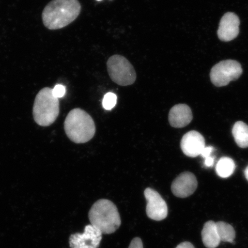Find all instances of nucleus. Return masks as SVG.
Masks as SVG:
<instances>
[{
  "label": "nucleus",
  "mask_w": 248,
  "mask_h": 248,
  "mask_svg": "<svg viewBox=\"0 0 248 248\" xmlns=\"http://www.w3.org/2000/svg\"><path fill=\"white\" fill-rule=\"evenodd\" d=\"M80 11L78 0H52L43 11V22L49 30L62 29L75 21Z\"/></svg>",
  "instance_id": "nucleus-1"
},
{
  "label": "nucleus",
  "mask_w": 248,
  "mask_h": 248,
  "mask_svg": "<svg viewBox=\"0 0 248 248\" xmlns=\"http://www.w3.org/2000/svg\"><path fill=\"white\" fill-rule=\"evenodd\" d=\"M64 126L67 137L77 144L88 142L95 133L94 120L80 108H74L70 111L64 121Z\"/></svg>",
  "instance_id": "nucleus-2"
},
{
  "label": "nucleus",
  "mask_w": 248,
  "mask_h": 248,
  "mask_svg": "<svg viewBox=\"0 0 248 248\" xmlns=\"http://www.w3.org/2000/svg\"><path fill=\"white\" fill-rule=\"evenodd\" d=\"M89 218L91 225L104 234L113 233L122 224L116 206L108 200L96 202L89 211Z\"/></svg>",
  "instance_id": "nucleus-3"
},
{
  "label": "nucleus",
  "mask_w": 248,
  "mask_h": 248,
  "mask_svg": "<svg viewBox=\"0 0 248 248\" xmlns=\"http://www.w3.org/2000/svg\"><path fill=\"white\" fill-rule=\"evenodd\" d=\"M60 114V101L50 88H43L36 96L33 108L34 120L39 125L48 126L53 124Z\"/></svg>",
  "instance_id": "nucleus-4"
},
{
  "label": "nucleus",
  "mask_w": 248,
  "mask_h": 248,
  "mask_svg": "<svg viewBox=\"0 0 248 248\" xmlns=\"http://www.w3.org/2000/svg\"><path fill=\"white\" fill-rule=\"evenodd\" d=\"M108 72L110 79L122 86L132 85L137 78L135 68L129 60L121 55H113L108 59Z\"/></svg>",
  "instance_id": "nucleus-5"
},
{
  "label": "nucleus",
  "mask_w": 248,
  "mask_h": 248,
  "mask_svg": "<svg viewBox=\"0 0 248 248\" xmlns=\"http://www.w3.org/2000/svg\"><path fill=\"white\" fill-rule=\"evenodd\" d=\"M242 73L243 69L238 62L223 61L216 64L211 70V81L216 86H225L232 80H237Z\"/></svg>",
  "instance_id": "nucleus-6"
},
{
  "label": "nucleus",
  "mask_w": 248,
  "mask_h": 248,
  "mask_svg": "<svg viewBox=\"0 0 248 248\" xmlns=\"http://www.w3.org/2000/svg\"><path fill=\"white\" fill-rule=\"evenodd\" d=\"M144 196L147 202L146 213L149 218L158 221L165 219L168 215V207L159 193L147 188L144 191Z\"/></svg>",
  "instance_id": "nucleus-7"
},
{
  "label": "nucleus",
  "mask_w": 248,
  "mask_h": 248,
  "mask_svg": "<svg viewBox=\"0 0 248 248\" xmlns=\"http://www.w3.org/2000/svg\"><path fill=\"white\" fill-rule=\"evenodd\" d=\"M102 232L92 225H86L84 232L71 235V248H98L102 240Z\"/></svg>",
  "instance_id": "nucleus-8"
},
{
  "label": "nucleus",
  "mask_w": 248,
  "mask_h": 248,
  "mask_svg": "<svg viewBox=\"0 0 248 248\" xmlns=\"http://www.w3.org/2000/svg\"><path fill=\"white\" fill-rule=\"evenodd\" d=\"M197 186V180L193 173L185 172L181 173L173 181L171 191L175 196L185 198L193 194Z\"/></svg>",
  "instance_id": "nucleus-9"
},
{
  "label": "nucleus",
  "mask_w": 248,
  "mask_h": 248,
  "mask_svg": "<svg viewBox=\"0 0 248 248\" xmlns=\"http://www.w3.org/2000/svg\"><path fill=\"white\" fill-rule=\"evenodd\" d=\"M240 19L232 12L225 14L220 21L218 30V38L222 41L230 42L237 38L239 33Z\"/></svg>",
  "instance_id": "nucleus-10"
},
{
  "label": "nucleus",
  "mask_w": 248,
  "mask_h": 248,
  "mask_svg": "<svg viewBox=\"0 0 248 248\" xmlns=\"http://www.w3.org/2000/svg\"><path fill=\"white\" fill-rule=\"evenodd\" d=\"M205 140L200 133L191 131L183 136L181 141V148L186 156L195 157L201 155L205 147Z\"/></svg>",
  "instance_id": "nucleus-11"
},
{
  "label": "nucleus",
  "mask_w": 248,
  "mask_h": 248,
  "mask_svg": "<svg viewBox=\"0 0 248 248\" xmlns=\"http://www.w3.org/2000/svg\"><path fill=\"white\" fill-rule=\"evenodd\" d=\"M193 120V114L190 107L186 104L173 106L169 112V121L170 126L176 128H184Z\"/></svg>",
  "instance_id": "nucleus-12"
},
{
  "label": "nucleus",
  "mask_w": 248,
  "mask_h": 248,
  "mask_svg": "<svg viewBox=\"0 0 248 248\" xmlns=\"http://www.w3.org/2000/svg\"><path fill=\"white\" fill-rule=\"evenodd\" d=\"M202 238L204 246L207 248H216L218 247L221 240L217 232L216 223L209 221L204 225L202 231Z\"/></svg>",
  "instance_id": "nucleus-13"
},
{
  "label": "nucleus",
  "mask_w": 248,
  "mask_h": 248,
  "mask_svg": "<svg viewBox=\"0 0 248 248\" xmlns=\"http://www.w3.org/2000/svg\"><path fill=\"white\" fill-rule=\"evenodd\" d=\"M232 134L237 144L241 148L248 147V125L243 122L235 123Z\"/></svg>",
  "instance_id": "nucleus-14"
},
{
  "label": "nucleus",
  "mask_w": 248,
  "mask_h": 248,
  "mask_svg": "<svg viewBox=\"0 0 248 248\" xmlns=\"http://www.w3.org/2000/svg\"><path fill=\"white\" fill-rule=\"evenodd\" d=\"M235 164L233 160L228 157H223L217 164L216 172L220 177L227 178L234 173Z\"/></svg>",
  "instance_id": "nucleus-15"
},
{
  "label": "nucleus",
  "mask_w": 248,
  "mask_h": 248,
  "mask_svg": "<svg viewBox=\"0 0 248 248\" xmlns=\"http://www.w3.org/2000/svg\"><path fill=\"white\" fill-rule=\"evenodd\" d=\"M216 226L221 241L234 243L235 232L232 225L228 223L220 221L216 223Z\"/></svg>",
  "instance_id": "nucleus-16"
},
{
  "label": "nucleus",
  "mask_w": 248,
  "mask_h": 248,
  "mask_svg": "<svg viewBox=\"0 0 248 248\" xmlns=\"http://www.w3.org/2000/svg\"><path fill=\"white\" fill-rule=\"evenodd\" d=\"M117 96L113 93H108L105 94L102 101V106L105 110H110L116 106Z\"/></svg>",
  "instance_id": "nucleus-17"
},
{
  "label": "nucleus",
  "mask_w": 248,
  "mask_h": 248,
  "mask_svg": "<svg viewBox=\"0 0 248 248\" xmlns=\"http://www.w3.org/2000/svg\"><path fill=\"white\" fill-rule=\"evenodd\" d=\"M52 93L55 97L58 98H62L66 93V88L63 85H57L52 89Z\"/></svg>",
  "instance_id": "nucleus-18"
},
{
  "label": "nucleus",
  "mask_w": 248,
  "mask_h": 248,
  "mask_svg": "<svg viewBox=\"0 0 248 248\" xmlns=\"http://www.w3.org/2000/svg\"><path fill=\"white\" fill-rule=\"evenodd\" d=\"M129 248H143V244L140 238L136 237L131 241Z\"/></svg>",
  "instance_id": "nucleus-19"
},
{
  "label": "nucleus",
  "mask_w": 248,
  "mask_h": 248,
  "mask_svg": "<svg viewBox=\"0 0 248 248\" xmlns=\"http://www.w3.org/2000/svg\"><path fill=\"white\" fill-rule=\"evenodd\" d=\"M214 151V148L213 147L209 146L205 147L203 148L201 154V156L206 159V158L211 156V154Z\"/></svg>",
  "instance_id": "nucleus-20"
},
{
  "label": "nucleus",
  "mask_w": 248,
  "mask_h": 248,
  "mask_svg": "<svg viewBox=\"0 0 248 248\" xmlns=\"http://www.w3.org/2000/svg\"><path fill=\"white\" fill-rule=\"evenodd\" d=\"M214 163H215V159L213 157L210 156L206 158L204 164L206 167H210L213 166Z\"/></svg>",
  "instance_id": "nucleus-21"
},
{
  "label": "nucleus",
  "mask_w": 248,
  "mask_h": 248,
  "mask_svg": "<svg viewBox=\"0 0 248 248\" xmlns=\"http://www.w3.org/2000/svg\"><path fill=\"white\" fill-rule=\"evenodd\" d=\"M175 248H195L193 245L189 242H184L178 245Z\"/></svg>",
  "instance_id": "nucleus-22"
},
{
  "label": "nucleus",
  "mask_w": 248,
  "mask_h": 248,
  "mask_svg": "<svg viewBox=\"0 0 248 248\" xmlns=\"http://www.w3.org/2000/svg\"><path fill=\"white\" fill-rule=\"evenodd\" d=\"M244 174L247 181H248V166L247 167L246 169L245 170Z\"/></svg>",
  "instance_id": "nucleus-23"
},
{
  "label": "nucleus",
  "mask_w": 248,
  "mask_h": 248,
  "mask_svg": "<svg viewBox=\"0 0 248 248\" xmlns=\"http://www.w3.org/2000/svg\"><path fill=\"white\" fill-rule=\"evenodd\" d=\"M97 1H101V0H97Z\"/></svg>",
  "instance_id": "nucleus-24"
}]
</instances>
